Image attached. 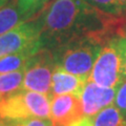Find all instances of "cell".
I'll use <instances>...</instances> for the list:
<instances>
[{"instance_id": "cell-1", "label": "cell", "mask_w": 126, "mask_h": 126, "mask_svg": "<svg viewBox=\"0 0 126 126\" xmlns=\"http://www.w3.org/2000/svg\"><path fill=\"white\" fill-rule=\"evenodd\" d=\"M43 48L54 49L80 38H93L105 45L126 33V16H116L84 0H54L37 16Z\"/></svg>"}, {"instance_id": "cell-2", "label": "cell", "mask_w": 126, "mask_h": 126, "mask_svg": "<svg viewBox=\"0 0 126 126\" xmlns=\"http://www.w3.org/2000/svg\"><path fill=\"white\" fill-rule=\"evenodd\" d=\"M103 46L93 38H80L49 50L56 66L88 80Z\"/></svg>"}, {"instance_id": "cell-3", "label": "cell", "mask_w": 126, "mask_h": 126, "mask_svg": "<svg viewBox=\"0 0 126 126\" xmlns=\"http://www.w3.org/2000/svg\"><path fill=\"white\" fill-rule=\"evenodd\" d=\"M126 33L109 40L102 47L88 80L105 87L118 88L125 79Z\"/></svg>"}, {"instance_id": "cell-4", "label": "cell", "mask_w": 126, "mask_h": 126, "mask_svg": "<svg viewBox=\"0 0 126 126\" xmlns=\"http://www.w3.org/2000/svg\"><path fill=\"white\" fill-rule=\"evenodd\" d=\"M52 99L41 93L20 89L2 99L0 119L18 122L30 118H49Z\"/></svg>"}, {"instance_id": "cell-5", "label": "cell", "mask_w": 126, "mask_h": 126, "mask_svg": "<svg viewBox=\"0 0 126 126\" xmlns=\"http://www.w3.org/2000/svg\"><path fill=\"white\" fill-rule=\"evenodd\" d=\"M56 67L52 52L47 48H42L24 67V79L22 89L33 90L52 96V77Z\"/></svg>"}, {"instance_id": "cell-6", "label": "cell", "mask_w": 126, "mask_h": 126, "mask_svg": "<svg viewBox=\"0 0 126 126\" xmlns=\"http://www.w3.org/2000/svg\"><path fill=\"white\" fill-rule=\"evenodd\" d=\"M34 47L43 48L41 27L37 17L0 35V57Z\"/></svg>"}, {"instance_id": "cell-7", "label": "cell", "mask_w": 126, "mask_h": 126, "mask_svg": "<svg viewBox=\"0 0 126 126\" xmlns=\"http://www.w3.org/2000/svg\"><path fill=\"white\" fill-rule=\"evenodd\" d=\"M83 117L81 99L74 94L54 96L50 102L49 119L53 126H70Z\"/></svg>"}, {"instance_id": "cell-8", "label": "cell", "mask_w": 126, "mask_h": 126, "mask_svg": "<svg viewBox=\"0 0 126 126\" xmlns=\"http://www.w3.org/2000/svg\"><path fill=\"white\" fill-rule=\"evenodd\" d=\"M116 87H105L88 80L81 94L83 116L93 117L103 108L111 105L116 97Z\"/></svg>"}, {"instance_id": "cell-9", "label": "cell", "mask_w": 126, "mask_h": 126, "mask_svg": "<svg viewBox=\"0 0 126 126\" xmlns=\"http://www.w3.org/2000/svg\"><path fill=\"white\" fill-rule=\"evenodd\" d=\"M87 81L88 80L56 66L52 77V96L74 94L81 99V94Z\"/></svg>"}, {"instance_id": "cell-10", "label": "cell", "mask_w": 126, "mask_h": 126, "mask_svg": "<svg viewBox=\"0 0 126 126\" xmlns=\"http://www.w3.org/2000/svg\"><path fill=\"white\" fill-rule=\"evenodd\" d=\"M41 49L42 47H34L23 52L0 57V73H10L23 69L31 58L34 57Z\"/></svg>"}, {"instance_id": "cell-11", "label": "cell", "mask_w": 126, "mask_h": 126, "mask_svg": "<svg viewBox=\"0 0 126 126\" xmlns=\"http://www.w3.org/2000/svg\"><path fill=\"white\" fill-rule=\"evenodd\" d=\"M23 22L26 21L19 11L17 0H11L5 5L0 6V35L15 29Z\"/></svg>"}, {"instance_id": "cell-12", "label": "cell", "mask_w": 126, "mask_h": 126, "mask_svg": "<svg viewBox=\"0 0 126 126\" xmlns=\"http://www.w3.org/2000/svg\"><path fill=\"white\" fill-rule=\"evenodd\" d=\"M89 118L94 126H126V117L116 105H109Z\"/></svg>"}, {"instance_id": "cell-13", "label": "cell", "mask_w": 126, "mask_h": 126, "mask_svg": "<svg viewBox=\"0 0 126 126\" xmlns=\"http://www.w3.org/2000/svg\"><path fill=\"white\" fill-rule=\"evenodd\" d=\"M23 79L24 68L16 72L0 73V96L5 98L22 89Z\"/></svg>"}, {"instance_id": "cell-14", "label": "cell", "mask_w": 126, "mask_h": 126, "mask_svg": "<svg viewBox=\"0 0 126 126\" xmlns=\"http://www.w3.org/2000/svg\"><path fill=\"white\" fill-rule=\"evenodd\" d=\"M102 12L116 16H126V0H84Z\"/></svg>"}, {"instance_id": "cell-15", "label": "cell", "mask_w": 126, "mask_h": 126, "mask_svg": "<svg viewBox=\"0 0 126 126\" xmlns=\"http://www.w3.org/2000/svg\"><path fill=\"white\" fill-rule=\"evenodd\" d=\"M49 0H17L18 7L25 21L36 18L46 7Z\"/></svg>"}, {"instance_id": "cell-16", "label": "cell", "mask_w": 126, "mask_h": 126, "mask_svg": "<svg viewBox=\"0 0 126 126\" xmlns=\"http://www.w3.org/2000/svg\"><path fill=\"white\" fill-rule=\"evenodd\" d=\"M115 105L126 117V78L122 81V83L117 88V93L115 97Z\"/></svg>"}, {"instance_id": "cell-17", "label": "cell", "mask_w": 126, "mask_h": 126, "mask_svg": "<svg viewBox=\"0 0 126 126\" xmlns=\"http://www.w3.org/2000/svg\"><path fill=\"white\" fill-rule=\"evenodd\" d=\"M13 126H50V122L43 118H31V119L11 122Z\"/></svg>"}, {"instance_id": "cell-18", "label": "cell", "mask_w": 126, "mask_h": 126, "mask_svg": "<svg viewBox=\"0 0 126 126\" xmlns=\"http://www.w3.org/2000/svg\"><path fill=\"white\" fill-rule=\"evenodd\" d=\"M70 126H94V125L89 117H82L80 120L74 122Z\"/></svg>"}, {"instance_id": "cell-19", "label": "cell", "mask_w": 126, "mask_h": 126, "mask_svg": "<svg viewBox=\"0 0 126 126\" xmlns=\"http://www.w3.org/2000/svg\"><path fill=\"white\" fill-rule=\"evenodd\" d=\"M0 126H13V125H12V123L9 122V121L0 119Z\"/></svg>"}, {"instance_id": "cell-20", "label": "cell", "mask_w": 126, "mask_h": 126, "mask_svg": "<svg viewBox=\"0 0 126 126\" xmlns=\"http://www.w3.org/2000/svg\"><path fill=\"white\" fill-rule=\"evenodd\" d=\"M11 1V0H0V6H3L5 5L6 3H9Z\"/></svg>"}, {"instance_id": "cell-21", "label": "cell", "mask_w": 126, "mask_h": 126, "mask_svg": "<svg viewBox=\"0 0 126 126\" xmlns=\"http://www.w3.org/2000/svg\"><path fill=\"white\" fill-rule=\"evenodd\" d=\"M125 78H126V62H125Z\"/></svg>"}, {"instance_id": "cell-22", "label": "cell", "mask_w": 126, "mask_h": 126, "mask_svg": "<svg viewBox=\"0 0 126 126\" xmlns=\"http://www.w3.org/2000/svg\"><path fill=\"white\" fill-rule=\"evenodd\" d=\"M2 99H3V98H2L1 96H0V103H1V101H2Z\"/></svg>"}]
</instances>
